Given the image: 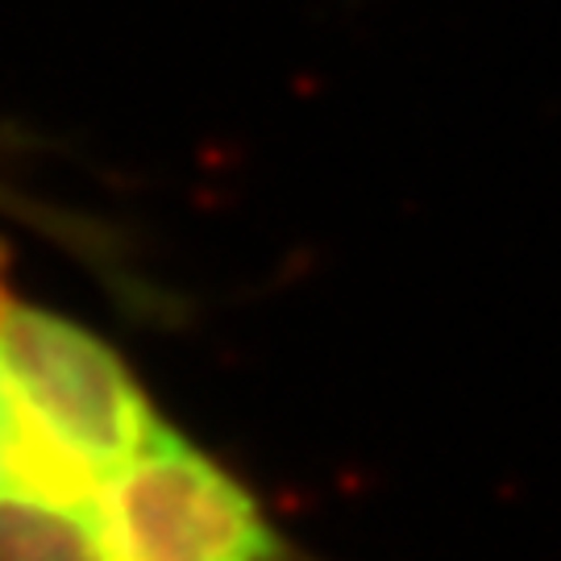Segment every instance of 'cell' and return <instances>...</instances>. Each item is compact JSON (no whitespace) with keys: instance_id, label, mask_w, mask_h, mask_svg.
Listing matches in <instances>:
<instances>
[{"instance_id":"obj_1","label":"cell","mask_w":561,"mask_h":561,"mask_svg":"<svg viewBox=\"0 0 561 561\" xmlns=\"http://www.w3.org/2000/svg\"><path fill=\"white\" fill-rule=\"evenodd\" d=\"M0 416L9 486L92 503L167 421L92 329L0 287Z\"/></svg>"},{"instance_id":"obj_2","label":"cell","mask_w":561,"mask_h":561,"mask_svg":"<svg viewBox=\"0 0 561 561\" xmlns=\"http://www.w3.org/2000/svg\"><path fill=\"white\" fill-rule=\"evenodd\" d=\"M108 561H287L250 486L171 424L96 486Z\"/></svg>"},{"instance_id":"obj_3","label":"cell","mask_w":561,"mask_h":561,"mask_svg":"<svg viewBox=\"0 0 561 561\" xmlns=\"http://www.w3.org/2000/svg\"><path fill=\"white\" fill-rule=\"evenodd\" d=\"M0 561H108L92 503L0 491Z\"/></svg>"}]
</instances>
